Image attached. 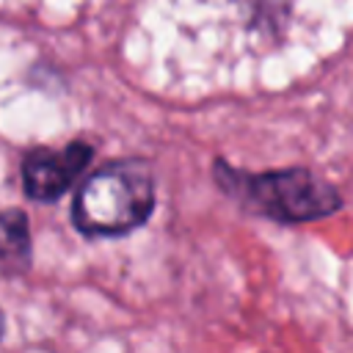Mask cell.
Returning <instances> with one entry per match:
<instances>
[{
	"label": "cell",
	"mask_w": 353,
	"mask_h": 353,
	"mask_svg": "<svg viewBox=\"0 0 353 353\" xmlns=\"http://www.w3.org/2000/svg\"><path fill=\"white\" fill-rule=\"evenodd\" d=\"M30 221L22 210L11 207L0 212V270L17 276L30 265Z\"/></svg>",
	"instance_id": "obj_4"
},
{
	"label": "cell",
	"mask_w": 353,
	"mask_h": 353,
	"mask_svg": "<svg viewBox=\"0 0 353 353\" xmlns=\"http://www.w3.org/2000/svg\"><path fill=\"white\" fill-rule=\"evenodd\" d=\"M94 146L85 141H72L61 149L36 146L22 154L19 176L25 196L33 201H58L88 168Z\"/></svg>",
	"instance_id": "obj_3"
},
{
	"label": "cell",
	"mask_w": 353,
	"mask_h": 353,
	"mask_svg": "<svg viewBox=\"0 0 353 353\" xmlns=\"http://www.w3.org/2000/svg\"><path fill=\"white\" fill-rule=\"evenodd\" d=\"M157 204L154 174L143 160H113L91 171L74 193L72 223L83 237H124L141 229Z\"/></svg>",
	"instance_id": "obj_1"
},
{
	"label": "cell",
	"mask_w": 353,
	"mask_h": 353,
	"mask_svg": "<svg viewBox=\"0 0 353 353\" xmlns=\"http://www.w3.org/2000/svg\"><path fill=\"white\" fill-rule=\"evenodd\" d=\"M212 176L215 185L240 207H248L251 212H259L276 223H309L328 218L342 207L336 188L303 165L248 174L218 157L212 163Z\"/></svg>",
	"instance_id": "obj_2"
},
{
	"label": "cell",
	"mask_w": 353,
	"mask_h": 353,
	"mask_svg": "<svg viewBox=\"0 0 353 353\" xmlns=\"http://www.w3.org/2000/svg\"><path fill=\"white\" fill-rule=\"evenodd\" d=\"M3 334H6V314H3V309H0V342H3Z\"/></svg>",
	"instance_id": "obj_5"
}]
</instances>
